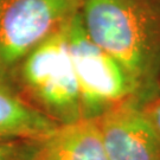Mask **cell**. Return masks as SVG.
I'll list each match as a JSON object with an SVG mask.
<instances>
[{"instance_id":"obj_1","label":"cell","mask_w":160,"mask_h":160,"mask_svg":"<svg viewBox=\"0 0 160 160\" xmlns=\"http://www.w3.org/2000/svg\"><path fill=\"white\" fill-rule=\"evenodd\" d=\"M87 34L122 65L143 104L160 89V2L157 0H81Z\"/></svg>"},{"instance_id":"obj_6","label":"cell","mask_w":160,"mask_h":160,"mask_svg":"<svg viewBox=\"0 0 160 160\" xmlns=\"http://www.w3.org/2000/svg\"><path fill=\"white\" fill-rule=\"evenodd\" d=\"M37 160H109L95 119L61 125L43 140Z\"/></svg>"},{"instance_id":"obj_3","label":"cell","mask_w":160,"mask_h":160,"mask_svg":"<svg viewBox=\"0 0 160 160\" xmlns=\"http://www.w3.org/2000/svg\"><path fill=\"white\" fill-rule=\"evenodd\" d=\"M67 38L83 119H95L126 100H137L135 86L129 75L87 34L80 14L68 25Z\"/></svg>"},{"instance_id":"obj_8","label":"cell","mask_w":160,"mask_h":160,"mask_svg":"<svg viewBox=\"0 0 160 160\" xmlns=\"http://www.w3.org/2000/svg\"><path fill=\"white\" fill-rule=\"evenodd\" d=\"M43 140H0V160H37Z\"/></svg>"},{"instance_id":"obj_2","label":"cell","mask_w":160,"mask_h":160,"mask_svg":"<svg viewBox=\"0 0 160 160\" xmlns=\"http://www.w3.org/2000/svg\"><path fill=\"white\" fill-rule=\"evenodd\" d=\"M68 25L34 48L7 81L26 102L57 126L83 119L69 52Z\"/></svg>"},{"instance_id":"obj_9","label":"cell","mask_w":160,"mask_h":160,"mask_svg":"<svg viewBox=\"0 0 160 160\" xmlns=\"http://www.w3.org/2000/svg\"><path fill=\"white\" fill-rule=\"evenodd\" d=\"M145 116L149 121L152 128L160 140V97L157 96L141 104Z\"/></svg>"},{"instance_id":"obj_4","label":"cell","mask_w":160,"mask_h":160,"mask_svg":"<svg viewBox=\"0 0 160 160\" xmlns=\"http://www.w3.org/2000/svg\"><path fill=\"white\" fill-rule=\"evenodd\" d=\"M81 0H0V78L34 48L64 29L78 12Z\"/></svg>"},{"instance_id":"obj_5","label":"cell","mask_w":160,"mask_h":160,"mask_svg":"<svg viewBox=\"0 0 160 160\" xmlns=\"http://www.w3.org/2000/svg\"><path fill=\"white\" fill-rule=\"evenodd\" d=\"M109 160H160V140L141 104L129 98L95 118Z\"/></svg>"},{"instance_id":"obj_7","label":"cell","mask_w":160,"mask_h":160,"mask_svg":"<svg viewBox=\"0 0 160 160\" xmlns=\"http://www.w3.org/2000/svg\"><path fill=\"white\" fill-rule=\"evenodd\" d=\"M57 127L0 78V140H45Z\"/></svg>"}]
</instances>
